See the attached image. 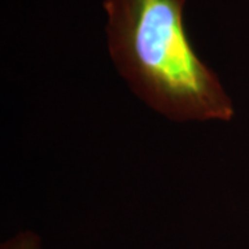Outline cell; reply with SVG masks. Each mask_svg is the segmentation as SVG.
<instances>
[{
	"label": "cell",
	"mask_w": 249,
	"mask_h": 249,
	"mask_svg": "<svg viewBox=\"0 0 249 249\" xmlns=\"http://www.w3.org/2000/svg\"><path fill=\"white\" fill-rule=\"evenodd\" d=\"M184 3L106 0L111 58L139 98L172 121L229 122L231 98L191 43Z\"/></svg>",
	"instance_id": "obj_1"
},
{
	"label": "cell",
	"mask_w": 249,
	"mask_h": 249,
	"mask_svg": "<svg viewBox=\"0 0 249 249\" xmlns=\"http://www.w3.org/2000/svg\"><path fill=\"white\" fill-rule=\"evenodd\" d=\"M0 249H43L40 237L34 231H19L1 244Z\"/></svg>",
	"instance_id": "obj_2"
}]
</instances>
